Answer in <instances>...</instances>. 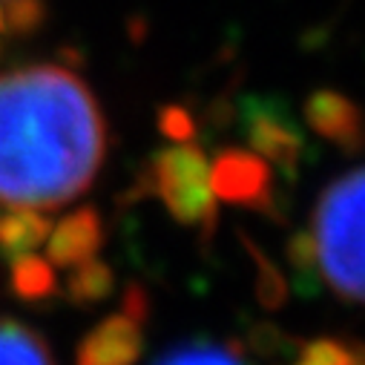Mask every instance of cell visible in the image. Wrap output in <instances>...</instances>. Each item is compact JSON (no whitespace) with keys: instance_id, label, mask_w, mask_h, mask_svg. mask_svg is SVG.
<instances>
[{"instance_id":"16","label":"cell","mask_w":365,"mask_h":365,"mask_svg":"<svg viewBox=\"0 0 365 365\" xmlns=\"http://www.w3.org/2000/svg\"><path fill=\"white\" fill-rule=\"evenodd\" d=\"M294 365H365V354L359 342L345 345L339 339L322 336L314 342H302Z\"/></svg>"},{"instance_id":"4","label":"cell","mask_w":365,"mask_h":365,"mask_svg":"<svg viewBox=\"0 0 365 365\" xmlns=\"http://www.w3.org/2000/svg\"><path fill=\"white\" fill-rule=\"evenodd\" d=\"M236 115L242 121L245 141L253 147L250 153L262 155L264 161H273L288 181H294L305 155V135L288 101L279 96L250 93L242 98Z\"/></svg>"},{"instance_id":"19","label":"cell","mask_w":365,"mask_h":365,"mask_svg":"<svg viewBox=\"0 0 365 365\" xmlns=\"http://www.w3.org/2000/svg\"><path fill=\"white\" fill-rule=\"evenodd\" d=\"M158 130L164 138L178 141V144H190L199 133L196 118L190 115V110H185L181 104H167L158 110Z\"/></svg>"},{"instance_id":"10","label":"cell","mask_w":365,"mask_h":365,"mask_svg":"<svg viewBox=\"0 0 365 365\" xmlns=\"http://www.w3.org/2000/svg\"><path fill=\"white\" fill-rule=\"evenodd\" d=\"M115 291V273L101 259H86L75 264V273L66 282V297L78 308H93L104 299H110Z\"/></svg>"},{"instance_id":"14","label":"cell","mask_w":365,"mask_h":365,"mask_svg":"<svg viewBox=\"0 0 365 365\" xmlns=\"http://www.w3.org/2000/svg\"><path fill=\"white\" fill-rule=\"evenodd\" d=\"M285 256L294 267V288L302 297H317L319 294V262H317V242L311 230H294Z\"/></svg>"},{"instance_id":"15","label":"cell","mask_w":365,"mask_h":365,"mask_svg":"<svg viewBox=\"0 0 365 365\" xmlns=\"http://www.w3.org/2000/svg\"><path fill=\"white\" fill-rule=\"evenodd\" d=\"M155 365H245V359L239 345L187 342L167 351Z\"/></svg>"},{"instance_id":"13","label":"cell","mask_w":365,"mask_h":365,"mask_svg":"<svg viewBox=\"0 0 365 365\" xmlns=\"http://www.w3.org/2000/svg\"><path fill=\"white\" fill-rule=\"evenodd\" d=\"M239 242L245 245V250L250 253L253 264H256V282H253V291H256V299L264 311H279L285 302H288V282L282 277V270L267 259V253L253 242L247 239V233H239Z\"/></svg>"},{"instance_id":"9","label":"cell","mask_w":365,"mask_h":365,"mask_svg":"<svg viewBox=\"0 0 365 365\" xmlns=\"http://www.w3.org/2000/svg\"><path fill=\"white\" fill-rule=\"evenodd\" d=\"M49 230H52V222L43 213H38L32 207L9 210L0 216V253L9 262L29 256L32 250H38L46 242Z\"/></svg>"},{"instance_id":"11","label":"cell","mask_w":365,"mask_h":365,"mask_svg":"<svg viewBox=\"0 0 365 365\" xmlns=\"http://www.w3.org/2000/svg\"><path fill=\"white\" fill-rule=\"evenodd\" d=\"M0 365H55V359L32 328L0 319Z\"/></svg>"},{"instance_id":"17","label":"cell","mask_w":365,"mask_h":365,"mask_svg":"<svg viewBox=\"0 0 365 365\" xmlns=\"http://www.w3.org/2000/svg\"><path fill=\"white\" fill-rule=\"evenodd\" d=\"M299 339L291 336L288 331H282L277 322H253L247 328V348L264 359H285V356H294L299 351Z\"/></svg>"},{"instance_id":"5","label":"cell","mask_w":365,"mask_h":365,"mask_svg":"<svg viewBox=\"0 0 365 365\" xmlns=\"http://www.w3.org/2000/svg\"><path fill=\"white\" fill-rule=\"evenodd\" d=\"M210 190L216 199L247 207V210H262L270 219H282L277 207V196H273V170L270 164L239 147L219 150L213 167H210Z\"/></svg>"},{"instance_id":"12","label":"cell","mask_w":365,"mask_h":365,"mask_svg":"<svg viewBox=\"0 0 365 365\" xmlns=\"http://www.w3.org/2000/svg\"><path fill=\"white\" fill-rule=\"evenodd\" d=\"M9 285H12V294L24 302H43L58 294V277L52 264L32 253L12 262Z\"/></svg>"},{"instance_id":"21","label":"cell","mask_w":365,"mask_h":365,"mask_svg":"<svg viewBox=\"0 0 365 365\" xmlns=\"http://www.w3.org/2000/svg\"><path fill=\"white\" fill-rule=\"evenodd\" d=\"M0 32H6V21H4V0H0Z\"/></svg>"},{"instance_id":"7","label":"cell","mask_w":365,"mask_h":365,"mask_svg":"<svg viewBox=\"0 0 365 365\" xmlns=\"http://www.w3.org/2000/svg\"><path fill=\"white\" fill-rule=\"evenodd\" d=\"M305 121L308 127L322 135L325 141L336 144L345 153H359L362 147V115L359 107L336 93V89H317L305 101Z\"/></svg>"},{"instance_id":"2","label":"cell","mask_w":365,"mask_h":365,"mask_svg":"<svg viewBox=\"0 0 365 365\" xmlns=\"http://www.w3.org/2000/svg\"><path fill=\"white\" fill-rule=\"evenodd\" d=\"M362 193L365 178L354 167L331 181L314 213L317 262L331 291L345 302L362 299Z\"/></svg>"},{"instance_id":"3","label":"cell","mask_w":365,"mask_h":365,"mask_svg":"<svg viewBox=\"0 0 365 365\" xmlns=\"http://www.w3.org/2000/svg\"><path fill=\"white\" fill-rule=\"evenodd\" d=\"M153 193L181 225H202L207 236L216 230V196L210 190V161L202 147L178 144L153 155L144 167Z\"/></svg>"},{"instance_id":"1","label":"cell","mask_w":365,"mask_h":365,"mask_svg":"<svg viewBox=\"0 0 365 365\" xmlns=\"http://www.w3.org/2000/svg\"><path fill=\"white\" fill-rule=\"evenodd\" d=\"M104 155V113L72 69L0 75V205L58 210L93 185Z\"/></svg>"},{"instance_id":"20","label":"cell","mask_w":365,"mask_h":365,"mask_svg":"<svg viewBox=\"0 0 365 365\" xmlns=\"http://www.w3.org/2000/svg\"><path fill=\"white\" fill-rule=\"evenodd\" d=\"M121 311H124L127 317H133L135 322H141V325L147 322V317H150V299H147V291H144L138 282H130V285H127Z\"/></svg>"},{"instance_id":"18","label":"cell","mask_w":365,"mask_h":365,"mask_svg":"<svg viewBox=\"0 0 365 365\" xmlns=\"http://www.w3.org/2000/svg\"><path fill=\"white\" fill-rule=\"evenodd\" d=\"M49 15L46 0H4L6 32L15 38H29L43 29Z\"/></svg>"},{"instance_id":"8","label":"cell","mask_w":365,"mask_h":365,"mask_svg":"<svg viewBox=\"0 0 365 365\" xmlns=\"http://www.w3.org/2000/svg\"><path fill=\"white\" fill-rule=\"evenodd\" d=\"M49 264L58 267H75L86 259H96V253L104 245V219L96 207H78L69 216H63L49 230Z\"/></svg>"},{"instance_id":"6","label":"cell","mask_w":365,"mask_h":365,"mask_svg":"<svg viewBox=\"0 0 365 365\" xmlns=\"http://www.w3.org/2000/svg\"><path fill=\"white\" fill-rule=\"evenodd\" d=\"M141 322L121 311L98 322L81 339L75 365H135L141 356Z\"/></svg>"}]
</instances>
